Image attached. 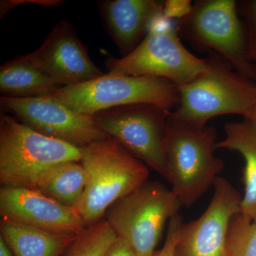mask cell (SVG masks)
Listing matches in <instances>:
<instances>
[{"label": "cell", "mask_w": 256, "mask_h": 256, "mask_svg": "<svg viewBox=\"0 0 256 256\" xmlns=\"http://www.w3.org/2000/svg\"><path fill=\"white\" fill-rule=\"evenodd\" d=\"M183 224L182 217L180 213L172 217L170 220L164 246L160 250L154 252L153 256H176V244Z\"/></svg>", "instance_id": "22"}, {"label": "cell", "mask_w": 256, "mask_h": 256, "mask_svg": "<svg viewBox=\"0 0 256 256\" xmlns=\"http://www.w3.org/2000/svg\"><path fill=\"white\" fill-rule=\"evenodd\" d=\"M78 146L37 132L2 110L0 182L2 186L34 190L40 175L54 165L80 162Z\"/></svg>", "instance_id": "4"}, {"label": "cell", "mask_w": 256, "mask_h": 256, "mask_svg": "<svg viewBox=\"0 0 256 256\" xmlns=\"http://www.w3.org/2000/svg\"><path fill=\"white\" fill-rule=\"evenodd\" d=\"M176 31L195 50L215 53L239 74L256 80V65L248 56L246 32L234 0H198L191 12L176 20Z\"/></svg>", "instance_id": "6"}, {"label": "cell", "mask_w": 256, "mask_h": 256, "mask_svg": "<svg viewBox=\"0 0 256 256\" xmlns=\"http://www.w3.org/2000/svg\"><path fill=\"white\" fill-rule=\"evenodd\" d=\"M0 105L37 132L79 148L110 138L92 116L75 112L46 96L28 98L1 96Z\"/></svg>", "instance_id": "10"}, {"label": "cell", "mask_w": 256, "mask_h": 256, "mask_svg": "<svg viewBox=\"0 0 256 256\" xmlns=\"http://www.w3.org/2000/svg\"><path fill=\"white\" fill-rule=\"evenodd\" d=\"M169 114L158 106L140 104L106 109L92 116L106 134L168 181Z\"/></svg>", "instance_id": "9"}, {"label": "cell", "mask_w": 256, "mask_h": 256, "mask_svg": "<svg viewBox=\"0 0 256 256\" xmlns=\"http://www.w3.org/2000/svg\"><path fill=\"white\" fill-rule=\"evenodd\" d=\"M192 8L190 0H166L163 1L162 14L170 20H181L191 12Z\"/></svg>", "instance_id": "23"}, {"label": "cell", "mask_w": 256, "mask_h": 256, "mask_svg": "<svg viewBox=\"0 0 256 256\" xmlns=\"http://www.w3.org/2000/svg\"><path fill=\"white\" fill-rule=\"evenodd\" d=\"M182 207L172 190L160 182L148 181L111 206L106 220L138 255L153 256L166 220Z\"/></svg>", "instance_id": "8"}, {"label": "cell", "mask_w": 256, "mask_h": 256, "mask_svg": "<svg viewBox=\"0 0 256 256\" xmlns=\"http://www.w3.org/2000/svg\"><path fill=\"white\" fill-rule=\"evenodd\" d=\"M0 256H14L1 235H0Z\"/></svg>", "instance_id": "25"}, {"label": "cell", "mask_w": 256, "mask_h": 256, "mask_svg": "<svg viewBox=\"0 0 256 256\" xmlns=\"http://www.w3.org/2000/svg\"><path fill=\"white\" fill-rule=\"evenodd\" d=\"M1 236L14 256H60L77 235L58 234L2 218Z\"/></svg>", "instance_id": "16"}, {"label": "cell", "mask_w": 256, "mask_h": 256, "mask_svg": "<svg viewBox=\"0 0 256 256\" xmlns=\"http://www.w3.org/2000/svg\"><path fill=\"white\" fill-rule=\"evenodd\" d=\"M30 60L60 87L90 82L104 75L96 66L74 25L60 20Z\"/></svg>", "instance_id": "12"}, {"label": "cell", "mask_w": 256, "mask_h": 256, "mask_svg": "<svg viewBox=\"0 0 256 256\" xmlns=\"http://www.w3.org/2000/svg\"><path fill=\"white\" fill-rule=\"evenodd\" d=\"M224 130L225 138L217 143V149L237 152L245 160L242 176L245 194L239 214L246 220L256 222V120L227 122Z\"/></svg>", "instance_id": "15"}, {"label": "cell", "mask_w": 256, "mask_h": 256, "mask_svg": "<svg viewBox=\"0 0 256 256\" xmlns=\"http://www.w3.org/2000/svg\"><path fill=\"white\" fill-rule=\"evenodd\" d=\"M226 256H256V222L236 215L229 227Z\"/></svg>", "instance_id": "20"}, {"label": "cell", "mask_w": 256, "mask_h": 256, "mask_svg": "<svg viewBox=\"0 0 256 256\" xmlns=\"http://www.w3.org/2000/svg\"><path fill=\"white\" fill-rule=\"evenodd\" d=\"M80 150L86 182L76 208L89 226L100 222L116 202L148 182L150 172L112 138L82 146Z\"/></svg>", "instance_id": "1"}, {"label": "cell", "mask_w": 256, "mask_h": 256, "mask_svg": "<svg viewBox=\"0 0 256 256\" xmlns=\"http://www.w3.org/2000/svg\"><path fill=\"white\" fill-rule=\"evenodd\" d=\"M207 58L208 67L192 82L178 87V104L170 116L200 126L226 114L244 118L252 114L256 85L215 53Z\"/></svg>", "instance_id": "3"}, {"label": "cell", "mask_w": 256, "mask_h": 256, "mask_svg": "<svg viewBox=\"0 0 256 256\" xmlns=\"http://www.w3.org/2000/svg\"><path fill=\"white\" fill-rule=\"evenodd\" d=\"M60 88L28 54L8 60L0 68V92L4 97H41L50 95Z\"/></svg>", "instance_id": "17"}, {"label": "cell", "mask_w": 256, "mask_h": 256, "mask_svg": "<svg viewBox=\"0 0 256 256\" xmlns=\"http://www.w3.org/2000/svg\"><path fill=\"white\" fill-rule=\"evenodd\" d=\"M104 256H140L134 248L124 239L117 236Z\"/></svg>", "instance_id": "24"}, {"label": "cell", "mask_w": 256, "mask_h": 256, "mask_svg": "<svg viewBox=\"0 0 256 256\" xmlns=\"http://www.w3.org/2000/svg\"><path fill=\"white\" fill-rule=\"evenodd\" d=\"M106 65L110 74L158 77L180 87L204 72L208 62L186 50L180 40L176 24L165 18L162 11L136 50L120 58L108 57Z\"/></svg>", "instance_id": "7"}, {"label": "cell", "mask_w": 256, "mask_h": 256, "mask_svg": "<svg viewBox=\"0 0 256 256\" xmlns=\"http://www.w3.org/2000/svg\"><path fill=\"white\" fill-rule=\"evenodd\" d=\"M247 118L256 120V104H255V106H254V110H252V114H250V117Z\"/></svg>", "instance_id": "26"}, {"label": "cell", "mask_w": 256, "mask_h": 256, "mask_svg": "<svg viewBox=\"0 0 256 256\" xmlns=\"http://www.w3.org/2000/svg\"><path fill=\"white\" fill-rule=\"evenodd\" d=\"M2 218L53 233L78 235L86 226L78 210L32 188L2 186Z\"/></svg>", "instance_id": "13"}, {"label": "cell", "mask_w": 256, "mask_h": 256, "mask_svg": "<svg viewBox=\"0 0 256 256\" xmlns=\"http://www.w3.org/2000/svg\"><path fill=\"white\" fill-rule=\"evenodd\" d=\"M46 96L75 112L92 116L106 109L140 104H152L171 114L178 104V87L166 79L110 73L60 88Z\"/></svg>", "instance_id": "5"}, {"label": "cell", "mask_w": 256, "mask_h": 256, "mask_svg": "<svg viewBox=\"0 0 256 256\" xmlns=\"http://www.w3.org/2000/svg\"><path fill=\"white\" fill-rule=\"evenodd\" d=\"M238 4L239 15L244 18L246 32L248 56L252 63L256 62V0L242 1Z\"/></svg>", "instance_id": "21"}, {"label": "cell", "mask_w": 256, "mask_h": 256, "mask_svg": "<svg viewBox=\"0 0 256 256\" xmlns=\"http://www.w3.org/2000/svg\"><path fill=\"white\" fill-rule=\"evenodd\" d=\"M210 205L200 218L184 223L176 256H226L229 227L240 213L242 197L228 180L218 178Z\"/></svg>", "instance_id": "11"}, {"label": "cell", "mask_w": 256, "mask_h": 256, "mask_svg": "<svg viewBox=\"0 0 256 256\" xmlns=\"http://www.w3.org/2000/svg\"><path fill=\"white\" fill-rule=\"evenodd\" d=\"M163 2L156 0H102L97 2L100 18L122 57L136 50L149 32Z\"/></svg>", "instance_id": "14"}, {"label": "cell", "mask_w": 256, "mask_h": 256, "mask_svg": "<svg viewBox=\"0 0 256 256\" xmlns=\"http://www.w3.org/2000/svg\"><path fill=\"white\" fill-rule=\"evenodd\" d=\"M116 237L108 222L101 220L86 227L60 256H104Z\"/></svg>", "instance_id": "19"}, {"label": "cell", "mask_w": 256, "mask_h": 256, "mask_svg": "<svg viewBox=\"0 0 256 256\" xmlns=\"http://www.w3.org/2000/svg\"><path fill=\"white\" fill-rule=\"evenodd\" d=\"M86 182L85 170L80 162H67L45 170L37 180L35 190L76 208L84 193Z\"/></svg>", "instance_id": "18"}, {"label": "cell", "mask_w": 256, "mask_h": 256, "mask_svg": "<svg viewBox=\"0 0 256 256\" xmlns=\"http://www.w3.org/2000/svg\"><path fill=\"white\" fill-rule=\"evenodd\" d=\"M217 132L168 116L166 161L172 191L182 206H190L214 184L223 171V160L214 154Z\"/></svg>", "instance_id": "2"}]
</instances>
